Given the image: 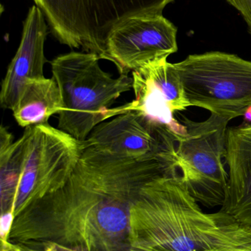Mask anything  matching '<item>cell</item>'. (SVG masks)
Returning a JSON list of instances; mask_svg holds the SVG:
<instances>
[{
	"label": "cell",
	"mask_w": 251,
	"mask_h": 251,
	"mask_svg": "<svg viewBox=\"0 0 251 251\" xmlns=\"http://www.w3.org/2000/svg\"><path fill=\"white\" fill-rule=\"evenodd\" d=\"M135 98L121 106L122 113L141 112L151 120L166 127L177 139L187 134V126L175 119L176 112L191 107L181 79L167 58L156 60L133 71Z\"/></svg>",
	"instance_id": "obj_10"
},
{
	"label": "cell",
	"mask_w": 251,
	"mask_h": 251,
	"mask_svg": "<svg viewBox=\"0 0 251 251\" xmlns=\"http://www.w3.org/2000/svg\"><path fill=\"white\" fill-rule=\"evenodd\" d=\"M14 219L15 212L13 210H10L1 214V221H0V238L1 240H8Z\"/></svg>",
	"instance_id": "obj_15"
},
{
	"label": "cell",
	"mask_w": 251,
	"mask_h": 251,
	"mask_svg": "<svg viewBox=\"0 0 251 251\" xmlns=\"http://www.w3.org/2000/svg\"><path fill=\"white\" fill-rule=\"evenodd\" d=\"M175 165L169 156L133 159L82 144L67 181L22 209L8 240L84 251H130L133 202L146 183Z\"/></svg>",
	"instance_id": "obj_1"
},
{
	"label": "cell",
	"mask_w": 251,
	"mask_h": 251,
	"mask_svg": "<svg viewBox=\"0 0 251 251\" xmlns=\"http://www.w3.org/2000/svg\"><path fill=\"white\" fill-rule=\"evenodd\" d=\"M226 197L221 211L251 228V125L228 128Z\"/></svg>",
	"instance_id": "obj_12"
},
{
	"label": "cell",
	"mask_w": 251,
	"mask_h": 251,
	"mask_svg": "<svg viewBox=\"0 0 251 251\" xmlns=\"http://www.w3.org/2000/svg\"><path fill=\"white\" fill-rule=\"evenodd\" d=\"M82 144L122 157L176 156L177 139L141 112H125L97 125Z\"/></svg>",
	"instance_id": "obj_8"
},
{
	"label": "cell",
	"mask_w": 251,
	"mask_h": 251,
	"mask_svg": "<svg viewBox=\"0 0 251 251\" xmlns=\"http://www.w3.org/2000/svg\"><path fill=\"white\" fill-rule=\"evenodd\" d=\"M243 116L244 117L245 125H251V106L246 110Z\"/></svg>",
	"instance_id": "obj_18"
},
{
	"label": "cell",
	"mask_w": 251,
	"mask_h": 251,
	"mask_svg": "<svg viewBox=\"0 0 251 251\" xmlns=\"http://www.w3.org/2000/svg\"><path fill=\"white\" fill-rule=\"evenodd\" d=\"M1 251H38L34 246L22 243H11L9 240H1Z\"/></svg>",
	"instance_id": "obj_16"
},
{
	"label": "cell",
	"mask_w": 251,
	"mask_h": 251,
	"mask_svg": "<svg viewBox=\"0 0 251 251\" xmlns=\"http://www.w3.org/2000/svg\"><path fill=\"white\" fill-rule=\"evenodd\" d=\"M176 26L163 15L128 19L111 33L106 46L107 60L120 75H128L178 51Z\"/></svg>",
	"instance_id": "obj_9"
},
{
	"label": "cell",
	"mask_w": 251,
	"mask_h": 251,
	"mask_svg": "<svg viewBox=\"0 0 251 251\" xmlns=\"http://www.w3.org/2000/svg\"><path fill=\"white\" fill-rule=\"evenodd\" d=\"M56 39L107 60L111 33L128 19L162 15L174 0H33Z\"/></svg>",
	"instance_id": "obj_5"
},
{
	"label": "cell",
	"mask_w": 251,
	"mask_h": 251,
	"mask_svg": "<svg viewBox=\"0 0 251 251\" xmlns=\"http://www.w3.org/2000/svg\"><path fill=\"white\" fill-rule=\"evenodd\" d=\"M63 109V100L54 78L32 79L27 81L12 110L13 117L20 126L48 124L49 119Z\"/></svg>",
	"instance_id": "obj_13"
},
{
	"label": "cell",
	"mask_w": 251,
	"mask_h": 251,
	"mask_svg": "<svg viewBox=\"0 0 251 251\" xmlns=\"http://www.w3.org/2000/svg\"><path fill=\"white\" fill-rule=\"evenodd\" d=\"M39 246L40 248H36L38 251H84L71 249V248L66 247V246L54 243H44V244L39 245Z\"/></svg>",
	"instance_id": "obj_17"
},
{
	"label": "cell",
	"mask_w": 251,
	"mask_h": 251,
	"mask_svg": "<svg viewBox=\"0 0 251 251\" xmlns=\"http://www.w3.org/2000/svg\"><path fill=\"white\" fill-rule=\"evenodd\" d=\"M82 143L49 124L25 128L13 141L0 128L1 213L15 217L26 206L58 190L76 168Z\"/></svg>",
	"instance_id": "obj_3"
},
{
	"label": "cell",
	"mask_w": 251,
	"mask_h": 251,
	"mask_svg": "<svg viewBox=\"0 0 251 251\" xmlns=\"http://www.w3.org/2000/svg\"><path fill=\"white\" fill-rule=\"evenodd\" d=\"M130 251H251V228L203 212L177 165L146 183L129 215Z\"/></svg>",
	"instance_id": "obj_2"
},
{
	"label": "cell",
	"mask_w": 251,
	"mask_h": 251,
	"mask_svg": "<svg viewBox=\"0 0 251 251\" xmlns=\"http://www.w3.org/2000/svg\"><path fill=\"white\" fill-rule=\"evenodd\" d=\"M100 60L94 53L72 51L51 61L53 77L63 100L57 128L81 142L97 125L119 115L118 107H111L133 89V77L113 78L100 68Z\"/></svg>",
	"instance_id": "obj_4"
},
{
	"label": "cell",
	"mask_w": 251,
	"mask_h": 251,
	"mask_svg": "<svg viewBox=\"0 0 251 251\" xmlns=\"http://www.w3.org/2000/svg\"><path fill=\"white\" fill-rule=\"evenodd\" d=\"M41 9L30 7L23 24L20 44L12 59L1 83L0 102L4 109L14 108L25 82L29 79L44 77V42L48 26Z\"/></svg>",
	"instance_id": "obj_11"
},
{
	"label": "cell",
	"mask_w": 251,
	"mask_h": 251,
	"mask_svg": "<svg viewBox=\"0 0 251 251\" xmlns=\"http://www.w3.org/2000/svg\"><path fill=\"white\" fill-rule=\"evenodd\" d=\"M230 121L215 115L204 122L184 118L187 134L178 139L176 160L189 192L206 207L223 206L226 197L228 173L224 166Z\"/></svg>",
	"instance_id": "obj_7"
},
{
	"label": "cell",
	"mask_w": 251,
	"mask_h": 251,
	"mask_svg": "<svg viewBox=\"0 0 251 251\" xmlns=\"http://www.w3.org/2000/svg\"><path fill=\"white\" fill-rule=\"evenodd\" d=\"M190 105L231 121L251 106V61L209 51L172 63Z\"/></svg>",
	"instance_id": "obj_6"
},
{
	"label": "cell",
	"mask_w": 251,
	"mask_h": 251,
	"mask_svg": "<svg viewBox=\"0 0 251 251\" xmlns=\"http://www.w3.org/2000/svg\"><path fill=\"white\" fill-rule=\"evenodd\" d=\"M228 4L237 9L247 24L248 29L251 35V0H225Z\"/></svg>",
	"instance_id": "obj_14"
}]
</instances>
